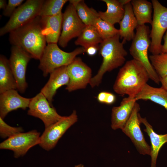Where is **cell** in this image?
Masks as SVG:
<instances>
[{"label":"cell","mask_w":167,"mask_h":167,"mask_svg":"<svg viewBox=\"0 0 167 167\" xmlns=\"http://www.w3.org/2000/svg\"><path fill=\"white\" fill-rule=\"evenodd\" d=\"M38 16L32 20L9 33V40L12 45L21 47L32 58L40 60L47 43Z\"/></svg>","instance_id":"1"},{"label":"cell","mask_w":167,"mask_h":167,"mask_svg":"<svg viewBox=\"0 0 167 167\" xmlns=\"http://www.w3.org/2000/svg\"><path fill=\"white\" fill-rule=\"evenodd\" d=\"M150 79L144 66L138 61L132 59L126 62L118 73L113 86L116 93L135 97Z\"/></svg>","instance_id":"2"},{"label":"cell","mask_w":167,"mask_h":167,"mask_svg":"<svg viewBox=\"0 0 167 167\" xmlns=\"http://www.w3.org/2000/svg\"><path fill=\"white\" fill-rule=\"evenodd\" d=\"M120 38L118 34L103 40L99 45V52L103 60L97 74L90 80L89 84L92 88L100 85L105 73L111 71L125 63L127 52L124 48V43L120 41Z\"/></svg>","instance_id":"3"},{"label":"cell","mask_w":167,"mask_h":167,"mask_svg":"<svg viewBox=\"0 0 167 167\" xmlns=\"http://www.w3.org/2000/svg\"><path fill=\"white\" fill-rule=\"evenodd\" d=\"M149 27L145 24L138 25L136 32L129 49L130 54L146 69L150 79L159 84L160 78L152 66L148 56L151 44Z\"/></svg>","instance_id":"4"},{"label":"cell","mask_w":167,"mask_h":167,"mask_svg":"<svg viewBox=\"0 0 167 167\" xmlns=\"http://www.w3.org/2000/svg\"><path fill=\"white\" fill-rule=\"evenodd\" d=\"M84 52V49L82 47L67 52L61 49L57 44H48L40 60L38 68L42 71L43 76L46 77L55 69L68 66L77 55Z\"/></svg>","instance_id":"5"},{"label":"cell","mask_w":167,"mask_h":167,"mask_svg":"<svg viewBox=\"0 0 167 167\" xmlns=\"http://www.w3.org/2000/svg\"><path fill=\"white\" fill-rule=\"evenodd\" d=\"M44 0H27L15 11L6 24L0 29L1 36L26 24L39 16Z\"/></svg>","instance_id":"6"},{"label":"cell","mask_w":167,"mask_h":167,"mask_svg":"<svg viewBox=\"0 0 167 167\" xmlns=\"http://www.w3.org/2000/svg\"><path fill=\"white\" fill-rule=\"evenodd\" d=\"M152 2L153 15L150 33L151 40L149 50L152 55H156L161 53L162 40L167 30V7L157 0H152Z\"/></svg>","instance_id":"7"},{"label":"cell","mask_w":167,"mask_h":167,"mask_svg":"<svg viewBox=\"0 0 167 167\" xmlns=\"http://www.w3.org/2000/svg\"><path fill=\"white\" fill-rule=\"evenodd\" d=\"M77 120L76 112L74 110L69 116H64L61 119L45 128L40 136L39 145L46 151L52 149L66 131Z\"/></svg>","instance_id":"8"},{"label":"cell","mask_w":167,"mask_h":167,"mask_svg":"<svg viewBox=\"0 0 167 167\" xmlns=\"http://www.w3.org/2000/svg\"><path fill=\"white\" fill-rule=\"evenodd\" d=\"M85 26L78 16L74 6L70 3L62 13L59 45L62 48L66 47L71 40L80 35Z\"/></svg>","instance_id":"9"},{"label":"cell","mask_w":167,"mask_h":167,"mask_svg":"<svg viewBox=\"0 0 167 167\" xmlns=\"http://www.w3.org/2000/svg\"><path fill=\"white\" fill-rule=\"evenodd\" d=\"M31 56L21 47L12 45L9 62L17 85V89L21 93L28 87L26 79L27 67L32 58Z\"/></svg>","instance_id":"10"},{"label":"cell","mask_w":167,"mask_h":167,"mask_svg":"<svg viewBox=\"0 0 167 167\" xmlns=\"http://www.w3.org/2000/svg\"><path fill=\"white\" fill-rule=\"evenodd\" d=\"M139 105L135 103L131 114L123 128L122 131L128 137L140 154L150 155L151 147L146 142L140 127Z\"/></svg>","instance_id":"11"},{"label":"cell","mask_w":167,"mask_h":167,"mask_svg":"<svg viewBox=\"0 0 167 167\" xmlns=\"http://www.w3.org/2000/svg\"><path fill=\"white\" fill-rule=\"evenodd\" d=\"M40 133L36 130L20 133L7 139L0 144V148L13 152L14 157L18 158L24 155L32 147L39 144Z\"/></svg>","instance_id":"12"},{"label":"cell","mask_w":167,"mask_h":167,"mask_svg":"<svg viewBox=\"0 0 167 167\" xmlns=\"http://www.w3.org/2000/svg\"><path fill=\"white\" fill-rule=\"evenodd\" d=\"M28 108V114L41 120L44 123L45 128L64 117L58 113L55 109L41 92L31 98Z\"/></svg>","instance_id":"13"},{"label":"cell","mask_w":167,"mask_h":167,"mask_svg":"<svg viewBox=\"0 0 167 167\" xmlns=\"http://www.w3.org/2000/svg\"><path fill=\"white\" fill-rule=\"evenodd\" d=\"M69 82L66 89L69 92L85 88L92 78L91 68L80 57H76L67 66Z\"/></svg>","instance_id":"14"},{"label":"cell","mask_w":167,"mask_h":167,"mask_svg":"<svg viewBox=\"0 0 167 167\" xmlns=\"http://www.w3.org/2000/svg\"><path fill=\"white\" fill-rule=\"evenodd\" d=\"M0 94V117L3 119L11 111L18 109H26L31 99L21 96L16 89L9 90Z\"/></svg>","instance_id":"15"},{"label":"cell","mask_w":167,"mask_h":167,"mask_svg":"<svg viewBox=\"0 0 167 167\" xmlns=\"http://www.w3.org/2000/svg\"><path fill=\"white\" fill-rule=\"evenodd\" d=\"M67 66L58 68L50 74L49 79L41 91L52 105L53 98L57 90L62 86H67L69 82Z\"/></svg>","instance_id":"16"},{"label":"cell","mask_w":167,"mask_h":167,"mask_svg":"<svg viewBox=\"0 0 167 167\" xmlns=\"http://www.w3.org/2000/svg\"><path fill=\"white\" fill-rule=\"evenodd\" d=\"M137 101L134 97L124 98L118 106L112 109L111 126L116 130L122 129L129 119Z\"/></svg>","instance_id":"17"},{"label":"cell","mask_w":167,"mask_h":167,"mask_svg":"<svg viewBox=\"0 0 167 167\" xmlns=\"http://www.w3.org/2000/svg\"><path fill=\"white\" fill-rule=\"evenodd\" d=\"M62 18V12L53 16L41 17L43 32L48 44H57L58 42L61 33Z\"/></svg>","instance_id":"18"},{"label":"cell","mask_w":167,"mask_h":167,"mask_svg":"<svg viewBox=\"0 0 167 167\" xmlns=\"http://www.w3.org/2000/svg\"><path fill=\"white\" fill-rule=\"evenodd\" d=\"M125 12L123 17L119 22L120 38L123 39L124 44L126 41L132 40L135 33L134 30L138 26L137 19L134 14L131 1L124 5Z\"/></svg>","instance_id":"19"},{"label":"cell","mask_w":167,"mask_h":167,"mask_svg":"<svg viewBox=\"0 0 167 167\" xmlns=\"http://www.w3.org/2000/svg\"><path fill=\"white\" fill-rule=\"evenodd\" d=\"M139 118L141 123L143 124L145 127L144 131L148 135L151 142L150 155L151 159V167H156L157 159L160 150L164 144L167 142V133L165 134L156 133L145 118H142L140 115Z\"/></svg>","instance_id":"20"},{"label":"cell","mask_w":167,"mask_h":167,"mask_svg":"<svg viewBox=\"0 0 167 167\" xmlns=\"http://www.w3.org/2000/svg\"><path fill=\"white\" fill-rule=\"evenodd\" d=\"M106 4L107 10L105 12H98L99 17L111 24L119 23L125 12L124 5L120 0H102Z\"/></svg>","instance_id":"21"},{"label":"cell","mask_w":167,"mask_h":167,"mask_svg":"<svg viewBox=\"0 0 167 167\" xmlns=\"http://www.w3.org/2000/svg\"><path fill=\"white\" fill-rule=\"evenodd\" d=\"M135 98L137 101H151L162 106L167 111V90L162 86L155 88L147 84Z\"/></svg>","instance_id":"22"},{"label":"cell","mask_w":167,"mask_h":167,"mask_svg":"<svg viewBox=\"0 0 167 167\" xmlns=\"http://www.w3.org/2000/svg\"><path fill=\"white\" fill-rule=\"evenodd\" d=\"M17 89L15 79L10 66L9 60L0 56V94L7 91Z\"/></svg>","instance_id":"23"},{"label":"cell","mask_w":167,"mask_h":167,"mask_svg":"<svg viewBox=\"0 0 167 167\" xmlns=\"http://www.w3.org/2000/svg\"><path fill=\"white\" fill-rule=\"evenodd\" d=\"M133 11L138 25L152 22V14L153 6L152 2L146 0H131Z\"/></svg>","instance_id":"24"},{"label":"cell","mask_w":167,"mask_h":167,"mask_svg":"<svg viewBox=\"0 0 167 167\" xmlns=\"http://www.w3.org/2000/svg\"><path fill=\"white\" fill-rule=\"evenodd\" d=\"M70 3L73 5L80 19L86 25H93L98 18V12L92 8L89 7L84 0H71Z\"/></svg>","instance_id":"25"},{"label":"cell","mask_w":167,"mask_h":167,"mask_svg":"<svg viewBox=\"0 0 167 167\" xmlns=\"http://www.w3.org/2000/svg\"><path fill=\"white\" fill-rule=\"evenodd\" d=\"M103 40L93 25L86 26L75 42L76 45H79L84 49L94 45H98Z\"/></svg>","instance_id":"26"},{"label":"cell","mask_w":167,"mask_h":167,"mask_svg":"<svg viewBox=\"0 0 167 167\" xmlns=\"http://www.w3.org/2000/svg\"><path fill=\"white\" fill-rule=\"evenodd\" d=\"M68 1L67 0H44L39 16L41 17L52 16L58 14L62 12L63 6Z\"/></svg>","instance_id":"27"},{"label":"cell","mask_w":167,"mask_h":167,"mask_svg":"<svg viewBox=\"0 0 167 167\" xmlns=\"http://www.w3.org/2000/svg\"><path fill=\"white\" fill-rule=\"evenodd\" d=\"M93 25L103 40L119 34V29L115 28L114 25L103 20L99 17L95 20Z\"/></svg>","instance_id":"28"},{"label":"cell","mask_w":167,"mask_h":167,"mask_svg":"<svg viewBox=\"0 0 167 167\" xmlns=\"http://www.w3.org/2000/svg\"><path fill=\"white\" fill-rule=\"evenodd\" d=\"M149 58L159 78L167 76V54H152L150 55Z\"/></svg>","instance_id":"29"},{"label":"cell","mask_w":167,"mask_h":167,"mask_svg":"<svg viewBox=\"0 0 167 167\" xmlns=\"http://www.w3.org/2000/svg\"><path fill=\"white\" fill-rule=\"evenodd\" d=\"M23 131L22 127L10 126L0 117V136L2 138L7 139Z\"/></svg>","instance_id":"30"},{"label":"cell","mask_w":167,"mask_h":167,"mask_svg":"<svg viewBox=\"0 0 167 167\" xmlns=\"http://www.w3.org/2000/svg\"><path fill=\"white\" fill-rule=\"evenodd\" d=\"M24 1L23 0H8L6 7L3 11V15L10 17Z\"/></svg>","instance_id":"31"},{"label":"cell","mask_w":167,"mask_h":167,"mask_svg":"<svg viewBox=\"0 0 167 167\" xmlns=\"http://www.w3.org/2000/svg\"><path fill=\"white\" fill-rule=\"evenodd\" d=\"M99 48L98 45H91L84 49L85 52L89 56H93L96 54L98 50H99Z\"/></svg>","instance_id":"32"},{"label":"cell","mask_w":167,"mask_h":167,"mask_svg":"<svg viewBox=\"0 0 167 167\" xmlns=\"http://www.w3.org/2000/svg\"><path fill=\"white\" fill-rule=\"evenodd\" d=\"M109 92L103 91L100 92L97 96L98 101L100 103L106 104L108 98Z\"/></svg>","instance_id":"33"},{"label":"cell","mask_w":167,"mask_h":167,"mask_svg":"<svg viewBox=\"0 0 167 167\" xmlns=\"http://www.w3.org/2000/svg\"><path fill=\"white\" fill-rule=\"evenodd\" d=\"M164 43L162 45L161 49V53L167 54V30L163 36Z\"/></svg>","instance_id":"34"},{"label":"cell","mask_w":167,"mask_h":167,"mask_svg":"<svg viewBox=\"0 0 167 167\" xmlns=\"http://www.w3.org/2000/svg\"><path fill=\"white\" fill-rule=\"evenodd\" d=\"M160 83L162 84V86L167 90V76L160 78Z\"/></svg>","instance_id":"35"},{"label":"cell","mask_w":167,"mask_h":167,"mask_svg":"<svg viewBox=\"0 0 167 167\" xmlns=\"http://www.w3.org/2000/svg\"><path fill=\"white\" fill-rule=\"evenodd\" d=\"M7 3L6 1L5 0H0V8L3 10L5 9Z\"/></svg>","instance_id":"36"},{"label":"cell","mask_w":167,"mask_h":167,"mask_svg":"<svg viewBox=\"0 0 167 167\" xmlns=\"http://www.w3.org/2000/svg\"><path fill=\"white\" fill-rule=\"evenodd\" d=\"M84 165L82 164H79L75 165L74 167H84Z\"/></svg>","instance_id":"37"}]
</instances>
